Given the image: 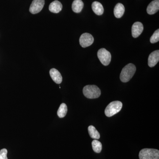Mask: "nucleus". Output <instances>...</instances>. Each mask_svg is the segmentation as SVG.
<instances>
[{
  "instance_id": "f257e3e1",
  "label": "nucleus",
  "mask_w": 159,
  "mask_h": 159,
  "mask_svg": "<svg viewBox=\"0 0 159 159\" xmlns=\"http://www.w3.org/2000/svg\"><path fill=\"white\" fill-rule=\"evenodd\" d=\"M136 71V67L134 65L129 63L125 66L121 71L120 79L122 82H128L133 77Z\"/></svg>"
},
{
  "instance_id": "f03ea898",
  "label": "nucleus",
  "mask_w": 159,
  "mask_h": 159,
  "mask_svg": "<svg viewBox=\"0 0 159 159\" xmlns=\"http://www.w3.org/2000/svg\"><path fill=\"white\" fill-rule=\"evenodd\" d=\"M84 95L89 99H96L101 95L100 89L95 85H88L84 87L83 90Z\"/></svg>"
},
{
  "instance_id": "7ed1b4c3",
  "label": "nucleus",
  "mask_w": 159,
  "mask_h": 159,
  "mask_svg": "<svg viewBox=\"0 0 159 159\" xmlns=\"http://www.w3.org/2000/svg\"><path fill=\"white\" fill-rule=\"evenodd\" d=\"M122 102L119 101H115L110 102L105 109V114L107 116H112L119 113L122 109Z\"/></svg>"
},
{
  "instance_id": "20e7f679",
  "label": "nucleus",
  "mask_w": 159,
  "mask_h": 159,
  "mask_svg": "<svg viewBox=\"0 0 159 159\" xmlns=\"http://www.w3.org/2000/svg\"><path fill=\"white\" fill-rule=\"evenodd\" d=\"M140 159H159V151L152 148H144L139 154Z\"/></svg>"
},
{
  "instance_id": "39448f33",
  "label": "nucleus",
  "mask_w": 159,
  "mask_h": 159,
  "mask_svg": "<svg viewBox=\"0 0 159 159\" xmlns=\"http://www.w3.org/2000/svg\"><path fill=\"white\" fill-rule=\"evenodd\" d=\"M97 56L103 65L107 66L110 63L111 56V53L106 49H99L97 52Z\"/></svg>"
},
{
  "instance_id": "423d86ee",
  "label": "nucleus",
  "mask_w": 159,
  "mask_h": 159,
  "mask_svg": "<svg viewBox=\"0 0 159 159\" xmlns=\"http://www.w3.org/2000/svg\"><path fill=\"white\" fill-rule=\"evenodd\" d=\"M94 41V38L92 34L88 33L81 34L79 39L80 44L83 48L91 46L93 43Z\"/></svg>"
},
{
  "instance_id": "0eeeda50",
  "label": "nucleus",
  "mask_w": 159,
  "mask_h": 159,
  "mask_svg": "<svg viewBox=\"0 0 159 159\" xmlns=\"http://www.w3.org/2000/svg\"><path fill=\"white\" fill-rule=\"evenodd\" d=\"M44 4V0H33L30 6L29 11L32 14H37L42 10Z\"/></svg>"
},
{
  "instance_id": "6e6552de",
  "label": "nucleus",
  "mask_w": 159,
  "mask_h": 159,
  "mask_svg": "<svg viewBox=\"0 0 159 159\" xmlns=\"http://www.w3.org/2000/svg\"><path fill=\"white\" fill-rule=\"evenodd\" d=\"M144 30V27L142 23L136 22L134 23L132 27V34L134 38L139 37L142 34Z\"/></svg>"
},
{
  "instance_id": "1a4fd4ad",
  "label": "nucleus",
  "mask_w": 159,
  "mask_h": 159,
  "mask_svg": "<svg viewBox=\"0 0 159 159\" xmlns=\"http://www.w3.org/2000/svg\"><path fill=\"white\" fill-rule=\"evenodd\" d=\"M159 61V51L157 50L151 53L148 58V65L150 67L155 66Z\"/></svg>"
},
{
  "instance_id": "9d476101",
  "label": "nucleus",
  "mask_w": 159,
  "mask_h": 159,
  "mask_svg": "<svg viewBox=\"0 0 159 159\" xmlns=\"http://www.w3.org/2000/svg\"><path fill=\"white\" fill-rule=\"evenodd\" d=\"M50 75L54 82L60 84L62 81V77L60 73L56 69H51L50 71Z\"/></svg>"
},
{
  "instance_id": "9b49d317",
  "label": "nucleus",
  "mask_w": 159,
  "mask_h": 159,
  "mask_svg": "<svg viewBox=\"0 0 159 159\" xmlns=\"http://www.w3.org/2000/svg\"><path fill=\"white\" fill-rule=\"evenodd\" d=\"M159 0H154L148 5L147 8V12L148 14H155L159 11Z\"/></svg>"
},
{
  "instance_id": "f8f14e48",
  "label": "nucleus",
  "mask_w": 159,
  "mask_h": 159,
  "mask_svg": "<svg viewBox=\"0 0 159 159\" xmlns=\"http://www.w3.org/2000/svg\"><path fill=\"white\" fill-rule=\"evenodd\" d=\"M62 9V5L58 1H54L49 6V9L50 11L54 13H57L61 11Z\"/></svg>"
},
{
  "instance_id": "ddd939ff",
  "label": "nucleus",
  "mask_w": 159,
  "mask_h": 159,
  "mask_svg": "<svg viewBox=\"0 0 159 159\" xmlns=\"http://www.w3.org/2000/svg\"><path fill=\"white\" fill-rule=\"evenodd\" d=\"M125 12V7L121 3H118L114 8L115 16L117 18L122 17Z\"/></svg>"
},
{
  "instance_id": "4468645a",
  "label": "nucleus",
  "mask_w": 159,
  "mask_h": 159,
  "mask_svg": "<svg viewBox=\"0 0 159 159\" xmlns=\"http://www.w3.org/2000/svg\"><path fill=\"white\" fill-rule=\"evenodd\" d=\"M92 9L95 14L98 16L103 14L104 9L102 4L98 2H94L92 5Z\"/></svg>"
},
{
  "instance_id": "2eb2a0df",
  "label": "nucleus",
  "mask_w": 159,
  "mask_h": 159,
  "mask_svg": "<svg viewBox=\"0 0 159 159\" xmlns=\"http://www.w3.org/2000/svg\"><path fill=\"white\" fill-rule=\"evenodd\" d=\"M84 7V3L81 0H74L72 4V10L76 13H80Z\"/></svg>"
},
{
  "instance_id": "dca6fc26",
  "label": "nucleus",
  "mask_w": 159,
  "mask_h": 159,
  "mask_svg": "<svg viewBox=\"0 0 159 159\" xmlns=\"http://www.w3.org/2000/svg\"><path fill=\"white\" fill-rule=\"evenodd\" d=\"M89 134L92 139L98 140L100 138V134L96 128L93 125H90L88 127Z\"/></svg>"
},
{
  "instance_id": "f3484780",
  "label": "nucleus",
  "mask_w": 159,
  "mask_h": 159,
  "mask_svg": "<svg viewBox=\"0 0 159 159\" xmlns=\"http://www.w3.org/2000/svg\"><path fill=\"white\" fill-rule=\"evenodd\" d=\"M67 111V107L65 103H61L60 106L59 108H58V111H57V116H58L59 118H64L66 115Z\"/></svg>"
},
{
  "instance_id": "a211bd4d",
  "label": "nucleus",
  "mask_w": 159,
  "mask_h": 159,
  "mask_svg": "<svg viewBox=\"0 0 159 159\" xmlns=\"http://www.w3.org/2000/svg\"><path fill=\"white\" fill-rule=\"evenodd\" d=\"M92 147L94 151L96 153H100L102 151V145L101 142L96 139L92 142Z\"/></svg>"
},
{
  "instance_id": "6ab92c4d",
  "label": "nucleus",
  "mask_w": 159,
  "mask_h": 159,
  "mask_svg": "<svg viewBox=\"0 0 159 159\" xmlns=\"http://www.w3.org/2000/svg\"><path fill=\"white\" fill-rule=\"evenodd\" d=\"M159 41V30L157 29L150 38V41L152 43H155Z\"/></svg>"
},
{
  "instance_id": "aec40b11",
  "label": "nucleus",
  "mask_w": 159,
  "mask_h": 159,
  "mask_svg": "<svg viewBox=\"0 0 159 159\" xmlns=\"http://www.w3.org/2000/svg\"><path fill=\"white\" fill-rule=\"evenodd\" d=\"M7 152L8 151L6 148H3L0 150V159H8Z\"/></svg>"
}]
</instances>
